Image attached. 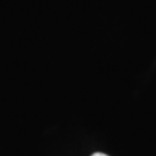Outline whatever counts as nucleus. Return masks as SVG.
<instances>
[{
  "instance_id": "f257e3e1",
  "label": "nucleus",
  "mask_w": 156,
  "mask_h": 156,
  "mask_svg": "<svg viewBox=\"0 0 156 156\" xmlns=\"http://www.w3.org/2000/svg\"><path fill=\"white\" fill-rule=\"evenodd\" d=\"M91 156H108V155H105V154H102V153H95V154H93Z\"/></svg>"
}]
</instances>
